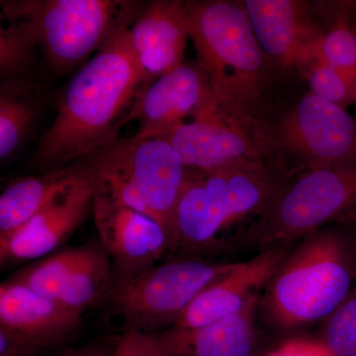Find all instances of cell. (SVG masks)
<instances>
[{
    "label": "cell",
    "mask_w": 356,
    "mask_h": 356,
    "mask_svg": "<svg viewBox=\"0 0 356 356\" xmlns=\"http://www.w3.org/2000/svg\"><path fill=\"white\" fill-rule=\"evenodd\" d=\"M130 27L117 30L65 86L55 120L31 159L34 168L44 172L67 168L120 139L119 131L147 88Z\"/></svg>",
    "instance_id": "obj_1"
},
{
    "label": "cell",
    "mask_w": 356,
    "mask_h": 356,
    "mask_svg": "<svg viewBox=\"0 0 356 356\" xmlns=\"http://www.w3.org/2000/svg\"><path fill=\"white\" fill-rule=\"evenodd\" d=\"M197 63L207 76L218 107L270 149L278 76L259 42L243 1H182ZM273 153V152H271Z\"/></svg>",
    "instance_id": "obj_2"
},
{
    "label": "cell",
    "mask_w": 356,
    "mask_h": 356,
    "mask_svg": "<svg viewBox=\"0 0 356 356\" xmlns=\"http://www.w3.org/2000/svg\"><path fill=\"white\" fill-rule=\"evenodd\" d=\"M95 193L154 218L177 243L175 212L185 168L163 138L119 139L77 161Z\"/></svg>",
    "instance_id": "obj_3"
},
{
    "label": "cell",
    "mask_w": 356,
    "mask_h": 356,
    "mask_svg": "<svg viewBox=\"0 0 356 356\" xmlns=\"http://www.w3.org/2000/svg\"><path fill=\"white\" fill-rule=\"evenodd\" d=\"M351 238L322 229L290 252L266 285L264 306L284 329L327 318L353 291Z\"/></svg>",
    "instance_id": "obj_4"
},
{
    "label": "cell",
    "mask_w": 356,
    "mask_h": 356,
    "mask_svg": "<svg viewBox=\"0 0 356 356\" xmlns=\"http://www.w3.org/2000/svg\"><path fill=\"white\" fill-rule=\"evenodd\" d=\"M144 6L118 0H13L1 1V16L26 21L49 67L62 74L97 53L117 30L132 25Z\"/></svg>",
    "instance_id": "obj_5"
},
{
    "label": "cell",
    "mask_w": 356,
    "mask_h": 356,
    "mask_svg": "<svg viewBox=\"0 0 356 356\" xmlns=\"http://www.w3.org/2000/svg\"><path fill=\"white\" fill-rule=\"evenodd\" d=\"M355 214L356 163L306 170L288 180L250 235L262 250L289 245Z\"/></svg>",
    "instance_id": "obj_6"
},
{
    "label": "cell",
    "mask_w": 356,
    "mask_h": 356,
    "mask_svg": "<svg viewBox=\"0 0 356 356\" xmlns=\"http://www.w3.org/2000/svg\"><path fill=\"white\" fill-rule=\"evenodd\" d=\"M268 138L274 159L290 178L356 163V117L310 91L278 112Z\"/></svg>",
    "instance_id": "obj_7"
},
{
    "label": "cell",
    "mask_w": 356,
    "mask_h": 356,
    "mask_svg": "<svg viewBox=\"0 0 356 356\" xmlns=\"http://www.w3.org/2000/svg\"><path fill=\"white\" fill-rule=\"evenodd\" d=\"M236 264L165 262L132 277L118 278L106 298L129 329L149 332L163 325L173 327L194 299Z\"/></svg>",
    "instance_id": "obj_8"
},
{
    "label": "cell",
    "mask_w": 356,
    "mask_h": 356,
    "mask_svg": "<svg viewBox=\"0 0 356 356\" xmlns=\"http://www.w3.org/2000/svg\"><path fill=\"white\" fill-rule=\"evenodd\" d=\"M248 19L262 51L281 74H301L316 58L324 28L316 2L245 0Z\"/></svg>",
    "instance_id": "obj_9"
},
{
    "label": "cell",
    "mask_w": 356,
    "mask_h": 356,
    "mask_svg": "<svg viewBox=\"0 0 356 356\" xmlns=\"http://www.w3.org/2000/svg\"><path fill=\"white\" fill-rule=\"evenodd\" d=\"M205 72L197 60L181 65L159 77L137 98L125 124L137 121V139L165 138L193 119L214 102Z\"/></svg>",
    "instance_id": "obj_10"
},
{
    "label": "cell",
    "mask_w": 356,
    "mask_h": 356,
    "mask_svg": "<svg viewBox=\"0 0 356 356\" xmlns=\"http://www.w3.org/2000/svg\"><path fill=\"white\" fill-rule=\"evenodd\" d=\"M92 215L100 242L118 269V278L132 277L156 266L172 242L154 218L95 193Z\"/></svg>",
    "instance_id": "obj_11"
},
{
    "label": "cell",
    "mask_w": 356,
    "mask_h": 356,
    "mask_svg": "<svg viewBox=\"0 0 356 356\" xmlns=\"http://www.w3.org/2000/svg\"><path fill=\"white\" fill-rule=\"evenodd\" d=\"M163 139L189 170H211L245 159L276 161L266 145L228 118L215 100Z\"/></svg>",
    "instance_id": "obj_12"
},
{
    "label": "cell",
    "mask_w": 356,
    "mask_h": 356,
    "mask_svg": "<svg viewBox=\"0 0 356 356\" xmlns=\"http://www.w3.org/2000/svg\"><path fill=\"white\" fill-rule=\"evenodd\" d=\"M93 198L95 191L84 172L76 184L54 198L19 229L0 238L1 266L38 261L53 254L92 213Z\"/></svg>",
    "instance_id": "obj_13"
},
{
    "label": "cell",
    "mask_w": 356,
    "mask_h": 356,
    "mask_svg": "<svg viewBox=\"0 0 356 356\" xmlns=\"http://www.w3.org/2000/svg\"><path fill=\"white\" fill-rule=\"evenodd\" d=\"M83 314L14 281L0 286V327L38 355L74 336L83 325Z\"/></svg>",
    "instance_id": "obj_14"
},
{
    "label": "cell",
    "mask_w": 356,
    "mask_h": 356,
    "mask_svg": "<svg viewBox=\"0 0 356 356\" xmlns=\"http://www.w3.org/2000/svg\"><path fill=\"white\" fill-rule=\"evenodd\" d=\"M289 245L266 248L254 259L236 262L194 299L172 327L194 329L238 313L266 287L290 254Z\"/></svg>",
    "instance_id": "obj_15"
},
{
    "label": "cell",
    "mask_w": 356,
    "mask_h": 356,
    "mask_svg": "<svg viewBox=\"0 0 356 356\" xmlns=\"http://www.w3.org/2000/svg\"><path fill=\"white\" fill-rule=\"evenodd\" d=\"M129 38L146 86L184 64L189 34L178 0H156L144 6L129 28Z\"/></svg>",
    "instance_id": "obj_16"
},
{
    "label": "cell",
    "mask_w": 356,
    "mask_h": 356,
    "mask_svg": "<svg viewBox=\"0 0 356 356\" xmlns=\"http://www.w3.org/2000/svg\"><path fill=\"white\" fill-rule=\"evenodd\" d=\"M259 296L238 313L194 329L170 327L156 334L165 356H248L255 341Z\"/></svg>",
    "instance_id": "obj_17"
},
{
    "label": "cell",
    "mask_w": 356,
    "mask_h": 356,
    "mask_svg": "<svg viewBox=\"0 0 356 356\" xmlns=\"http://www.w3.org/2000/svg\"><path fill=\"white\" fill-rule=\"evenodd\" d=\"M84 177L79 163L14 180L0 195V238H6Z\"/></svg>",
    "instance_id": "obj_18"
},
{
    "label": "cell",
    "mask_w": 356,
    "mask_h": 356,
    "mask_svg": "<svg viewBox=\"0 0 356 356\" xmlns=\"http://www.w3.org/2000/svg\"><path fill=\"white\" fill-rule=\"evenodd\" d=\"M44 103V90L30 79L0 83V159L15 153L31 130Z\"/></svg>",
    "instance_id": "obj_19"
},
{
    "label": "cell",
    "mask_w": 356,
    "mask_h": 356,
    "mask_svg": "<svg viewBox=\"0 0 356 356\" xmlns=\"http://www.w3.org/2000/svg\"><path fill=\"white\" fill-rule=\"evenodd\" d=\"M324 33L316 58L356 81V1L316 2Z\"/></svg>",
    "instance_id": "obj_20"
},
{
    "label": "cell",
    "mask_w": 356,
    "mask_h": 356,
    "mask_svg": "<svg viewBox=\"0 0 356 356\" xmlns=\"http://www.w3.org/2000/svg\"><path fill=\"white\" fill-rule=\"evenodd\" d=\"M113 283L109 254L102 243H88L83 259L67 276L58 302L83 313L102 298H106Z\"/></svg>",
    "instance_id": "obj_21"
},
{
    "label": "cell",
    "mask_w": 356,
    "mask_h": 356,
    "mask_svg": "<svg viewBox=\"0 0 356 356\" xmlns=\"http://www.w3.org/2000/svg\"><path fill=\"white\" fill-rule=\"evenodd\" d=\"M86 252V245L53 252L20 269L9 280L58 301L67 276L81 261Z\"/></svg>",
    "instance_id": "obj_22"
},
{
    "label": "cell",
    "mask_w": 356,
    "mask_h": 356,
    "mask_svg": "<svg viewBox=\"0 0 356 356\" xmlns=\"http://www.w3.org/2000/svg\"><path fill=\"white\" fill-rule=\"evenodd\" d=\"M8 25L0 29V76L4 79H29L39 48L34 33L26 21L6 18Z\"/></svg>",
    "instance_id": "obj_23"
},
{
    "label": "cell",
    "mask_w": 356,
    "mask_h": 356,
    "mask_svg": "<svg viewBox=\"0 0 356 356\" xmlns=\"http://www.w3.org/2000/svg\"><path fill=\"white\" fill-rule=\"evenodd\" d=\"M300 76L308 83L310 92L348 110L356 104V81L331 65L314 58Z\"/></svg>",
    "instance_id": "obj_24"
},
{
    "label": "cell",
    "mask_w": 356,
    "mask_h": 356,
    "mask_svg": "<svg viewBox=\"0 0 356 356\" xmlns=\"http://www.w3.org/2000/svg\"><path fill=\"white\" fill-rule=\"evenodd\" d=\"M323 343L336 356H356V294L350 292L327 318Z\"/></svg>",
    "instance_id": "obj_25"
},
{
    "label": "cell",
    "mask_w": 356,
    "mask_h": 356,
    "mask_svg": "<svg viewBox=\"0 0 356 356\" xmlns=\"http://www.w3.org/2000/svg\"><path fill=\"white\" fill-rule=\"evenodd\" d=\"M111 356H165L156 334L128 329L112 346Z\"/></svg>",
    "instance_id": "obj_26"
},
{
    "label": "cell",
    "mask_w": 356,
    "mask_h": 356,
    "mask_svg": "<svg viewBox=\"0 0 356 356\" xmlns=\"http://www.w3.org/2000/svg\"><path fill=\"white\" fill-rule=\"evenodd\" d=\"M266 356H336L323 341L296 339L280 344Z\"/></svg>",
    "instance_id": "obj_27"
},
{
    "label": "cell",
    "mask_w": 356,
    "mask_h": 356,
    "mask_svg": "<svg viewBox=\"0 0 356 356\" xmlns=\"http://www.w3.org/2000/svg\"><path fill=\"white\" fill-rule=\"evenodd\" d=\"M112 346L89 344L81 348H67L53 356H111Z\"/></svg>",
    "instance_id": "obj_28"
},
{
    "label": "cell",
    "mask_w": 356,
    "mask_h": 356,
    "mask_svg": "<svg viewBox=\"0 0 356 356\" xmlns=\"http://www.w3.org/2000/svg\"><path fill=\"white\" fill-rule=\"evenodd\" d=\"M351 254H353V283H355V290L356 294V233L351 238Z\"/></svg>",
    "instance_id": "obj_29"
}]
</instances>
